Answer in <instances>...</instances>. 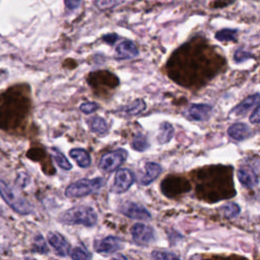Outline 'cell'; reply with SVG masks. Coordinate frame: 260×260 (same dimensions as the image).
Masks as SVG:
<instances>
[{"label":"cell","mask_w":260,"mask_h":260,"mask_svg":"<svg viewBox=\"0 0 260 260\" xmlns=\"http://www.w3.org/2000/svg\"><path fill=\"white\" fill-rule=\"evenodd\" d=\"M125 1L126 0H95V5L101 10H105V9H110V8L119 6Z\"/></svg>","instance_id":"31"},{"label":"cell","mask_w":260,"mask_h":260,"mask_svg":"<svg viewBox=\"0 0 260 260\" xmlns=\"http://www.w3.org/2000/svg\"><path fill=\"white\" fill-rule=\"evenodd\" d=\"M221 211L226 218H234L240 213L241 209L237 203L230 202L221 207Z\"/></svg>","instance_id":"29"},{"label":"cell","mask_w":260,"mask_h":260,"mask_svg":"<svg viewBox=\"0 0 260 260\" xmlns=\"http://www.w3.org/2000/svg\"><path fill=\"white\" fill-rule=\"evenodd\" d=\"M87 82L99 94L112 91L119 85L118 77L114 73L107 70H100L89 73L87 76Z\"/></svg>","instance_id":"6"},{"label":"cell","mask_w":260,"mask_h":260,"mask_svg":"<svg viewBox=\"0 0 260 260\" xmlns=\"http://www.w3.org/2000/svg\"><path fill=\"white\" fill-rule=\"evenodd\" d=\"M79 109L84 114H91L99 109V105L94 102H85L80 105Z\"/></svg>","instance_id":"33"},{"label":"cell","mask_w":260,"mask_h":260,"mask_svg":"<svg viewBox=\"0 0 260 260\" xmlns=\"http://www.w3.org/2000/svg\"><path fill=\"white\" fill-rule=\"evenodd\" d=\"M237 29L232 28H224L221 30H218L215 34V39L220 42H234L237 39Z\"/></svg>","instance_id":"28"},{"label":"cell","mask_w":260,"mask_h":260,"mask_svg":"<svg viewBox=\"0 0 260 260\" xmlns=\"http://www.w3.org/2000/svg\"><path fill=\"white\" fill-rule=\"evenodd\" d=\"M260 114H259V105H257L254 109V111L252 112L251 116H250V122H252L253 124H258L259 120H260Z\"/></svg>","instance_id":"35"},{"label":"cell","mask_w":260,"mask_h":260,"mask_svg":"<svg viewBox=\"0 0 260 260\" xmlns=\"http://www.w3.org/2000/svg\"><path fill=\"white\" fill-rule=\"evenodd\" d=\"M131 234L133 242L137 246H147L154 241L153 229L141 222H137L132 226Z\"/></svg>","instance_id":"12"},{"label":"cell","mask_w":260,"mask_h":260,"mask_svg":"<svg viewBox=\"0 0 260 260\" xmlns=\"http://www.w3.org/2000/svg\"><path fill=\"white\" fill-rule=\"evenodd\" d=\"M258 170H259L258 159H256V162L254 164L249 162L247 165H243L242 167H240V169L237 172V176L240 183L248 189L255 188L259 182Z\"/></svg>","instance_id":"10"},{"label":"cell","mask_w":260,"mask_h":260,"mask_svg":"<svg viewBox=\"0 0 260 260\" xmlns=\"http://www.w3.org/2000/svg\"><path fill=\"white\" fill-rule=\"evenodd\" d=\"M103 39H104L108 44H111V45H112V44H114V43L117 41L118 36H117L116 34H109V35L104 36Z\"/></svg>","instance_id":"37"},{"label":"cell","mask_w":260,"mask_h":260,"mask_svg":"<svg viewBox=\"0 0 260 260\" xmlns=\"http://www.w3.org/2000/svg\"><path fill=\"white\" fill-rule=\"evenodd\" d=\"M228 134L234 140L242 141V140L250 137L253 134V131L247 124L235 123L229 127Z\"/></svg>","instance_id":"19"},{"label":"cell","mask_w":260,"mask_h":260,"mask_svg":"<svg viewBox=\"0 0 260 260\" xmlns=\"http://www.w3.org/2000/svg\"><path fill=\"white\" fill-rule=\"evenodd\" d=\"M257 105H259V93L256 92L250 96H248L246 100H244L242 103H240L238 106H236L231 114H234L236 116H242L245 115L248 111L255 108Z\"/></svg>","instance_id":"20"},{"label":"cell","mask_w":260,"mask_h":260,"mask_svg":"<svg viewBox=\"0 0 260 260\" xmlns=\"http://www.w3.org/2000/svg\"><path fill=\"white\" fill-rule=\"evenodd\" d=\"M88 126L89 129L91 130V132H93L94 134L99 135V136H104L108 133V125L105 119H103L102 117L95 116L90 118L88 121Z\"/></svg>","instance_id":"21"},{"label":"cell","mask_w":260,"mask_h":260,"mask_svg":"<svg viewBox=\"0 0 260 260\" xmlns=\"http://www.w3.org/2000/svg\"><path fill=\"white\" fill-rule=\"evenodd\" d=\"M131 145H132V148L137 150V151H144L149 147V143L147 141V138L141 133H137L134 136V138L132 139Z\"/></svg>","instance_id":"27"},{"label":"cell","mask_w":260,"mask_h":260,"mask_svg":"<svg viewBox=\"0 0 260 260\" xmlns=\"http://www.w3.org/2000/svg\"><path fill=\"white\" fill-rule=\"evenodd\" d=\"M135 175L129 169H121L116 172L114 183L110 189L112 193L121 194L126 192L134 183Z\"/></svg>","instance_id":"11"},{"label":"cell","mask_w":260,"mask_h":260,"mask_svg":"<svg viewBox=\"0 0 260 260\" xmlns=\"http://www.w3.org/2000/svg\"><path fill=\"white\" fill-rule=\"evenodd\" d=\"M93 248L95 252L100 254L110 255V254L116 253L122 248V241L117 237L109 236L102 240L95 241L93 244Z\"/></svg>","instance_id":"14"},{"label":"cell","mask_w":260,"mask_h":260,"mask_svg":"<svg viewBox=\"0 0 260 260\" xmlns=\"http://www.w3.org/2000/svg\"><path fill=\"white\" fill-rule=\"evenodd\" d=\"M0 195L2 199L17 213L25 215L32 212V206L22 196L15 193L13 189L4 181L0 180Z\"/></svg>","instance_id":"5"},{"label":"cell","mask_w":260,"mask_h":260,"mask_svg":"<svg viewBox=\"0 0 260 260\" xmlns=\"http://www.w3.org/2000/svg\"><path fill=\"white\" fill-rule=\"evenodd\" d=\"M105 182L103 178H93V179H80L72 184H70L66 190L65 195L69 198H78L84 197L89 194L98 192Z\"/></svg>","instance_id":"7"},{"label":"cell","mask_w":260,"mask_h":260,"mask_svg":"<svg viewBox=\"0 0 260 260\" xmlns=\"http://www.w3.org/2000/svg\"><path fill=\"white\" fill-rule=\"evenodd\" d=\"M151 257L153 259L158 260H173V259H180V256L169 251H153L151 253Z\"/></svg>","instance_id":"32"},{"label":"cell","mask_w":260,"mask_h":260,"mask_svg":"<svg viewBox=\"0 0 260 260\" xmlns=\"http://www.w3.org/2000/svg\"><path fill=\"white\" fill-rule=\"evenodd\" d=\"M48 242L58 256L66 257L69 255L70 245L61 234L56 233V232L49 233L48 234Z\"/></svg>","instance_id":"15"},{"label":"cell","mask_w":260,"mask_h":260,"mask_svg":"<svg viewBox=\"0 0 260 260\" xmlns=\"http://www.w3.org/2000/svg\"><path fill=\"white\" fill-rule=\"evenodd\" d=\"M252 57H253V55L251 53H249L247 51H244L242 49L236 51V53L234 55V59L237 63H242V62H244V61H246V60H248Z\"/></svg>","instance_id":"34"},{"label":"cell","mask_w":260,"mask_h":260,"mask_svg":"<svg viewBox=\"0 0 260 260\" xmlns=\"http://www.w3.org/2000/svg\"><path fill=\"white\" fill-rule=\"evenodd\" d=\"M119 210L125 216L132 219L149 220L151 218V214L149 213V211L139 203L125 202L119 207Z\"/></svg>","instance_id":"13"},{"label":"cell","mask_w":260,"mask_h":260,"mask_svg":"<svg viewBox=\"0 0 260 260\" xmlns=\"http://www.w3.org/2000/svg\"><path fill=\"white\" fill-rule=\"evenodd\" d=\"M80 3H81V0H64L65 6L70 10H73L79 7Z\"/></svg>","instance_id":"36"},{"label":"cell","mask_w":260,"mask_h":260,"mask_svg":"<svg viewBox=\"0 0 260 260\" xmlns=\"http://www.w3.org/2000/svg\"><path fill=\"white\" fill-rule=\"evenodd\" d=\"M174 136V128L173 126L168 123L164 122L159 126V131L157 135V141L159 144H165L168 143Z\"/></svg>","instance_id":"24"},{"label":"cell","mask_w":260,"mask_h":260,"mask_svg":"<svg viewBox=\"0 0 260 260\" xmlns=\"http://www.w3.org/2000/svg\"><path fill=\"white\" fill-rule=\"evenodd\" d=\"M51 153H52L54 160L61 169H63L65 171L72 169V165L69 162V160L64 156V154L57 147H51Z\"/></svg>","instance_id":"25"},{"label":"cell","mask_w":260,"mask_h":260,"mask_svg":"<svg viewBox=\"0 0 260 260\" xmlns=\"http://www.w3.org/2000/svg\"><path fill=\"white\" fill-rule=\"evenodd\" d=\"M69 256L72 259H75V260L90 259L91 258V254L87 250L82 248V247H75V248H73L71 251H69Z\"/></svg>","instance_id":"30"},{"label":"cell","mask_w":260,"mask_h":260,"mask_svg":"<svg viewBox=\"0 0 260 260\" xmlns=\"http://www.w3.org/2000/svg\"><path fill=\"white\" fill-rule=\"evenodd\" d=\"M138 55V49L134 42L125 40L116 47V58L120 60L132 59Z\"/></svg>","instance_id":"18"},{"label":"cell","mask_w":260,"mask_h":260,"mask_svg":"<svg viewBox=\"0 0 260 260\" xmlns=\"http://www.w3.org/2000/svg\"><path fill=\"white\" fill-rule=\"evenodd\" d=\"M162 169L160 165L153 161H147L144 165V172L140 175L138 183L142 186H147L151 184L161 173Z\"/></svg>","instance_id":"16"},{"label":"cell","mask_w":260,"mask_h":260,"mask_svg":"<svg viewBox=\"0 0 260 260\" xmlns=\"http://www.w3.org/2000/svg\"><path fill=\"white\" fill-rule=\"evenodd\" d=\"M212 112V107L207 104H195L188 110V116L191 120L203 122L209 119Z\"/></svg>","instance_id":"17"},{"label":"cell","mask_w":260,"mask_h":260,"mask_svg":"<svg viewBox=\"0 0 260 260\" xmlns=\"http://www.w3.org/2000/svg\"><path fill=\"white\" fill-rule=\"evenodd\" d=\"M59 221L64 224H81L91 228L96 224L98 215L90 206L78 205L61 213L59 216Z\"/></svg>","instance_id":"4"},{"label":"cell","mask_w":260,"mask_h":260,"mask_svg":"<svg viewBox=\"0 0 260 260\" xmlns=\"http://www.w3.org/2000/svg\"><path fill=\"white\" fill-rule=\"evenodd\" d=\"M127 151L123 148H118L105 153L99 162L100 169L105 173H112L120 168L127 158Z\"/></svg>","instance_id":"9"},{"label":"cell","mask_w":260,"mask_h":260,"mask_svg":"<svg viewBox=\"0 0 260 260\" xmlns=\"http://www.w3.org/2000/svg\"><path fill=\"white\" fill-rule=\"evenodd\" d=\"M69 154L80 168H88L90 166V156L86 150L82 148H73L70 150Z\"/></svg>","instance_id":"23"},{"label":"cell","mask_w":260,"mask_h":260,"mask_svg":"<svg viewBox=\"0 0 260 260\" xmlns=\"http://www.w3.org/2000/svg\"><path fill=\"white\" fill-rule=\"evenodd\" d=\"M224 65L217 55L204 43L191 42L178 49L170 58L169 76L183 86H200L212 79Z\"/></svg>","instance_id":"1"},{"label":"cell","mask_w":260,"mask_h":260,"mask_svg":"<svg viewBox=\"0 0 260 260\" xmlns=\"http://www.w3.org/2000/svg\"><path fill=\"white\" fill-rule=\"evenodd\" d=\"M31 251L34 253H39V254H46V253L49 252V248L47 246V243H46L44 237L41 234H38V235L35 236Z\"/></svg>","instance_id":"26"},{"label":"cell","mask_w":260,"mask_h":260,"mask_svg":"<svg viewBox=\"0 0 260 260\" xmlns=\"http://www.w3.org/2000/svg\"><path fill=\"white\" fill-rule=\"evenodd\" d=\"M30 110L29 87L10 86L0 95V130L14 132L25 122Z\"/></svg>","instance_id":"3"},{"label":"cell","mask_w":260,"mask_h":260,"mask_svg":"<svg viewBox=\"0 0 260 260\" xmlns=\"http://www.w3.org/2000/svg\"><path fill=\"white\" fill-rule=\"evenodd\" d=\"M196 195L207 202H216L237 194L233 182V168L210 166L194 172Z\"/></svg>","instance_id":"2"},{"label":"cell","mask_w":260,"mask_h":260,"mask_svg":"<svg viewBox=\"0 0 260 260\" xmlns=\"http://www.w3.org/2000/svg\"><path fill=\"white\" fill-rule=\"evenodd\" d=\"M161 193L169 198H176L191 190L189 181L178 175L167 176L160 183Z\"/></svg>","instance_id":"8"},{"label":"cell","mask_w":260,"mask_h":260,"mask_svg":"<svg viewBox=\"0 0 260 260\" xmlns=\"http://www.w3.org/2000/svg\"><path fill=\"white\" fill-rule=\"evenodd\" d=\"M146 105L143 100L137 99L134 102H132L130 105L121 107L119 109V112H121L125 116H135L140 114L142 111H144Z\"/></svg>","instance_id":"22"}]
</instances>
